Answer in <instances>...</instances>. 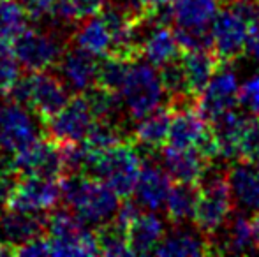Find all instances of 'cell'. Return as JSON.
<instances>
[{
  "mask_svg": "<svg viewBox=\"0 0 259 257\" xmlns=\"http://www.w3.org/2000/svg\"><path fill=\"white\" fill-rule=\"evenodd\" d=\"M60 199L79 219L97 227L115 219L120 208V195L87 173L62 176Z\"/></svg>",
  "mask_w": 259,
  "mask_h": 257,
  "instance_id": "cell-1",
  "label": "cell"
},
{
  "mask_svg": "<svg viewBox=\"0 0 259 257\" xmlns=\"http://www.w3.org/2000/svg\"><path fill=\"white\" fill-rule=\"evenodd\" d=\"M141 169H143V155L140 148L133 139H125L106 150L89 148V157L83 173L104 182L120 197L127 199L134 194Z\"/></svg>",
  "mask_w": 259,
  "mask_h": 257,
  "instance_id": "cell-2",
  "label": "cell"
},
{
  "mask_svg": "<svg viewBox=\"0 0 259 257\" xmlns=\"http://www.w3.org/2000/svg\"><path fill=\"white\" fill-rule=\"evenodd\" d=\"M198 190L199 195L192 224L211 238L228 222L235 208L228 182V166L224 168L211 162L198 182Z\"/></svg>",
  "mask_w": 259,
  "mask_h": 257,
  "instance_id": "cell-3",
  "label": "cell"
},
{
  "mask_svg": "<svg viewBox=\"0 0 259 257\" xmlns=\"http://www.w3.org/2000/svg\"><path fill=\"white\" fill-rule=\"evenodd\" d=\"M46 236L52 255L99 254L96 231L67 206L50 210L46 217Z\"/></svg>",
  "mask_w": 259,
  "mask_h": 257,
  "instance_id": "cell-4",
  "label": "cell"
},
{
  "mask_svg": "<svg viewBox=\"0 0 259 257\" xmlns=\"http://www.w3.org/2000/svg\"><path fill=\"white\" fill-rule=\"evenodd\" d=\"M69 41L71 35L46 23L45 27L25 28L14 39V52L25 71H46L60 60Z\"/></svg>",
  "mask_w": 259,
  "mask_h": 257,
  "instance_id": "cell-5",
  "label": "cell"
},
{
  "mask_svg": "<svg viewBox=\"0 0 259 257\" xmlns=\"http://www.w3.org/2000/svg\"><path fill=\"white\" fill-rule=\"evenodd\" d=\"M164 95L166 92L159 71H155L154 65L148 64L147 60L145 62H141L140 59L134 60L131 64L125 83L120 90V97L129 118L138 122L140 118L147 117L160 106Z\"/></svg>",
  "mask_w": 259,
  "mask_h": 257,
  "instance_id": "cell-6",
  "label": "cell"
},
{
  "mask_svg": "<svg viewBox=\"0 0 259 257\" xmlns=\"http://www.w3.org/2000/svg\"><path fill=\"white\" fill-rule=\"evenodd\" d=\"M250 28L252 23L238 7L226 4L224 9H219L217 16L210 25L211 49L224 64H233L247 55Z\"/></svg>",
  "mask_w": 259,
  "mask_h": 257,
  "instance_id": "cell-7",
  "label": "cell"
},
{
  "mask_svg": "<svg viewBox=\"0 0 259 257\" xmlns=\"http://www.w3.org/2000/svg\"><path fill=\"white\" fill-rule=\"evenodd\" d=\"M28 108L2 97L0 102V155L11 157L37 141L41 125Z\"/></svg>",
  "mask_w": 259,
  "mask_h": 257,
  "instance_id": "cell-8",
  "label": "cell"
},
{
  "mask_svg": "<svg viewBox=\"0 0 259 257\" xmlns=\"http://www.w3.org/2000/svg\"><path fill=\"white\" fill-rule=\"evenodd\" d=\"M96 122L87 95L76 93L57 115L45 120V129L55 143H81L89 137Z\"/></svg>",
  "mask_w": 259,
  "mask_h": 257,
  "instance_id": "cell-9",
  "label": "cell"
},
{
  "mask_svg": "<svg viewBox=\"0 0 259 257\" xmlns=\"http://www.w3.org/2000/svg\"><path fill=\"white\" fill-rule=\"evenodd\" d=\"M238 76L231 64H221L211 79L196 99V108L210 124L229 110L238 108Z\"/></svg>",
  "mask_w": 259,
  "mask_h": 257,
  "instance_id": "cell-10",
  "label": "cell"
},
{
  "mask_svg": "<svg viewBox=\"0 0 259 257\" xmlns=\"http://www.w3.org/2000/svg\"><path fill=\"white\" fill-rule=\"evenodd\" d=\"M11 168L20 176H46V178L60 180L64 176V164H62L60 146L53 139L34 141L13 155Z\"/></svg>",
  "mask_w": 259,
  "mask_h": 257,
  "instance_id": "cell-11",
  "label": "cell"
},
{
  "mask_svg": "<svg viewBox=\"0 0 259 257\" xmlns=\"http://www.w3.org/2000/svg\"><path fill=\"white\" fill-rule=\"evenodd\" d=\"M71 99V90L65 83L46 71H35L28 74V108L37 115L42 122L57 115Z\"/></svg>",
  "mask_w": 259,
  "mask_h": 257,
  "instance_id": "cell-12",
  "label": "cell"
},
{
  "mask_svg": "<svg viewBox=\"0 0 259 257\" xmlns=\"http://www.w3.org/2000/svg\"><path fill=\"white\" fill-rule=\"evenodd\" d=\"M58 201H60L58 180L46 176H20V182L7 208L27 213H45L53 210Z\"/></svg>",
  "mask_w": 259,
  "mask_h": 257,
  "instance_id": "cell-13",
  "label": "cell"
},
{
  "mask_svg": "<svg viewBox=\"0 0 259 257\" xmlns=\"http://www.w3.org/2000/svg\"><path fill=\"white\" fill-rule=\"evenodd\" d=\"M97 57L78 46L65 48L57 62V74L71 93H87L97 85Z\"/></svg>",
  "mask_w": 259,
  "mask_h": 257,
  "instance_id": "cell-14",
  "label": "cell"
},
{
  "mask_svg": "<svg viewBox=\"0 0 259 257\" xmlns=\"http://www.w3.org/2000/svg\"><path fill=\"white\" fill-rule=\"evenodd\" d=\"M171 187V176L159 159H155V153L143 157V169L134 189V201L140 204V208L150 212L162 210Z\"/></svg>",
  "mask_w": 259,
  "mask_h": 257,
  "instance_id": "cell-15",
  "label": "cell"
},
{
  "mask_svg": "<svg viewBox=\"0 0 259 257\" xmlns=\"http://www.w3.org/2000/svg\"><path fill=\"white\" fill-rule=\"evenodd\" d=\"M228 182L235 210L247 215L259 212V166L256 162L240 159L228 164Z\"/></svg>",
  "mask_w": 259,
  "mask_h": 257,
  "instance_id": "cell-16",
  "label": "cell"
},
{
  "mask_svg": "<svg viewBox=\"0 0 259 257\" xmlns=\"http://www.w3.org/2000/svg\"><path fill=\"white\" fill-rule=\"evenodd\" d=\"M211 254H254L259 252L256 234L252 229V220L247 213H231L228 222L222 226L215 236L210 238Z\"/></svg>",
  "mask_w": 259,
  "mask_h": 257,
  "instance_id": "cell-17",
  "label": "cell"
},
{
  "mask_svg": "<svg viewBox=\"0 0 259 257\" xmlns=\"http://www.w3.org/2000/svg\"><path fill=\"white\" fill-rule=\"evenodd\" d=\"M171 111L173 115H171L166 144L173 148H196L198 150L210 134V124L203 118L196 104L171 108Z\"/></svg>",
  "mask_w": 259,
  "mask_h": 257,
  "instance_id": "cell-18",
  "label": "cell"
},
{
  "mask_svg": "<svg viewBox=\"0 0 259 257\" xmlns=\"http://www.w3.org/2000/svg\"><path fill=\"white\" fill-rule=\"evenodd\" d=\"M39 236H46V219H41V213H27L13 208L0 212V243L9 247L13 254L18 247Z\"/></svg>",
  "mask_w": 259,
  "mask_h": 257,
  "instance_id": "cell-19",
  "label": "cell"
},
{
  "mask_svg": "<svg viewBox=\"0 0 259 257\" xmlns=\"http://www.w3.org/2000/svg\"><path fill=\"white\" fill-rule=\"evenodd\" d=\"M143 21V39H141V59L154 67L175 62L182 57V48L175 30L169 25H155L147 20Z\"/></svg>",
  "mask_w": 259,
  "mask_h": 257,
  "instance_id": "cell-20",
  "label": "cell"
},
{
  "mask_svg": "<svg viewBox=\"0 0 259 257\" xmlns=\"http://www.w3.org/2000/svg\"><path fill=\"white\" fill-rule=\"evenodd\" d=\"M154 254L166 257L208 255L211 254V241L194 224H178L171 227L157 245Z\"/></svg>",
  "mask_w": 259,
  "mask_h": 257,
  "instance_id": "cell-21",
  "label": "cell"
},
{
  "mask_svg": "<svg viewBox=\"0 0 259 257\" xmlns=\"http://www.w3.org/2000/svg\"><path fill=\"white\" fill-rule=\"evenodd\" d=\"M160 164L175 182L196 183L205 175L206 168L211 164L196 148H173L169 144L160 150Z\"/></svg>",
  "mask_w": 259,
  "mask_h": 257,
  "instance_id": "cell-22",
  "label": "cell"
},
{
  "mask_svg": "<svg viewBox=\"0 0 259 257\" xmlns=\"http://www.w3.org/2000/svg\"><path fill=\"white\" fill-rule=\"evenodd\" d=\"M171 115H173V111L167 104V106H159L147 117L138 120L136 127L133 130V141L140 148L143 157L155 153L167 141Z\"/></svg>",
  "mask_w": 259,
  "mask_h": 257,
  "instance_id": "cell-23",
  "label": "cell"
},
{
  "mask_svg": "<svg viewBox=\"0 0 259 257\" xmlns=\"http://www.w3.org/2000/svg\"><path fill=\"white\" fill-rule=\"evenodd\" d=\"M164 234H166V226L157 212L147 210L145 213H140L127 227V238L133 255L154 254Z\"/></svg>",
  "mask_w": 259,
  "mask_h": 257,
  "instance_id": "cell-24",
  "label": "cell"
},
{
  "mask_svg": "<svg viewBox=\"0 0 259 257\" xmlns=\"http://www.w3.org/2000/svg\"><path fill=\"white\" fill-rule=\"evenodd\" d=\"M221 0H173V23L182 30H210Z\"/></svg>",
  "mask_w": 259,
  "mask_h": 257,
  "instance_id": "cell-25",
  "label": "cell"
},
{
  "mask_svg": "<svg viewBox=\"0 0 259 257\" xmlns=\"http://www.w3.org/2000/svg\"><path fill=\"white\" fill-rule=\"evenodd\" d=\"M184 67L187 85L192 95L198 99L199 93L205 90L211 76L221 67V59L215 55L213 49H196V52H184L180 57Z\"/></svg>",
  "mask_w": 259,
  "mask_h": 257,
  "instance_id": "cell-26",
  "label": "cell"
},
{
  "mask_svg": "<svg viewBox=\"0 0 259 257\" xmlns=\"http://www.w3.org/2000/svg\"><path fill=\"white\" fill-rule=\"evenodd\" d=\"M72 41L76 42L78 48L85 49L96 57H106L113 49L111 34H109L108 25H106L104 18L101 16V13L79 20L74 34H72Z\"/></svg>",
  "mask_w": 259,
  "mask_h": 257,
  "instance_id": "cell-27",
  "label": "cell"
},
{
  "mask_svg": "<svg viewBox=\"0 0 259 257\" xmlns=\"http://www.w3.org/2000/svg\"><path fill=\"white\" fill-rule=\"evenodd\" d=\"M198 195L199 190L196 183H184V182L175 183L171 187L169 194H167L166 204H164L167 222H171V226L191 224L192 219H194Z\"/></svg>",
  "mask_w": 259,
  "mask_h": 257,
  "instance_id": "cell-28",
  "label": "cell"
},
{
  "mask_svg": "<svg viewBox=\"0 0 259 257\" xmlns=\"http://www.w3.org/2000/svg\"><path fill=\"white\" fill-rule=\"evenodd\" d=\"M131 64H133L131 60L113 55V53L103 57V60L99 62V67H97V85L106 90L120 93L127 74H129Z\"/></svg>",
  "mask_w": 259,
  "mask_h": 257,
  "instance_id": "cell-29",
  "label": "cell"
},
{
  "mask_svg": "<svg viewBox=\"0 0 259 257\" xmlns=\"http://www.w3.org/2000/svg\"><path fill=\"white\" fill-rule=\"evenodd\" d=\"M97 247L99 254L103 255H133L129 247V238H127V229L122 227L115 220L99 226L96 231Z\"/></svg>",
  "mask_w": 259,
  "mask_h": 257,
  "instance_id": "cell-30",
  "label": "cell"
},
{
  "mask_svg": "<svg viewBox=\"0 0 259 257\" xmlns=\"http://www.w3.org/2000/svg\"><path fill=\"white\" fill-rule=\"evenodd\" d=\"M28 14L20 0H0V39L14 41L27 28Z\"/></svg>",
  "mask_w": 259,
  "mask_h": 257,
  "instance_id": "cell-31",
  "label": "cell"
},
{
  "mask_svg": "<svg viewBox=\"0 0 259 257\" xmlns=\"http://www.w3.org/2000/svg\"><path fill=\"white\" fill-rule=\"evenodd\" d=\"M21 76V65L9 41L0 39V97L6 95L7 90L16 83Z\"/></svg>",
  "mask_w": 259,
  "mask_h": 257,
  "instance_id": "cell-32",
  "label": "cell"
},
{
  "mask_svg": "<svg viewBox=\"0 0 259 257\" xmlns=\"http://www.w3.org/2000/svg\"><path fill=\"white\" fill-rule=\"evenodd\" d=\"M238 108L250 117L259 118V74L250 76L240 85Z\"/></svg>",
  "mask_w": 259,
  "mask_h": 257,
  "instance_id": "cell-33",
  "label": "cell"
},
{
  "mask_svg": "<svg viewBox=\"0 0 259 257\" xmlns=\"http://www.w3.org/2000/svg\"><path fill=\"white\" fill-rule=\"evenodd\" d=\"M18 182H20V175L14 169H0V210L7 208Z\"/></svg>",
  "mask_w": 259,
  "mask_h": 257,
  "instance_id": "cell-34",
  "label": "cell"
},
{
  "mask_svg": "<svg viewBox=\"0 0 259 257\" xmlns=\"http://www.w3.org/2000/svg\"><path fill=\"white\" fill-rule=\"evenodd\" d=\"M16 255H52L48 236H39L16 248Z\"/></svg>",
  "mask_w": 259,
  "mask_h": 257,
  "instance_id": "cell-35",
  "label": "cell"
},
{
  "mask_svg": "<svg viewBox=\"0 0 259 257\" xmlns=\"http://www.w3.org/2000/svg\"><path fill=\"white\" fill-rule=\"evenodd\" d=\"M23 9L27 11L28 18L34 21H42L48 16L53 6V0H20Z\"/></svg>",
  "mask_w": 259,
  "mask_h": 257,
  "instance_id": "cell-36",
  "label": "cell"
},
{
  "mask_svg": "<svg viewBox=\"0 0 259 257\" xmlns=\"http://www.w3.org/2000/svg\"><path fill=\"white\" fill-rule=\"evenodd\" d=\"M72 4H74L79 20H83L87 16L101 13L108 4V0H72Z\"/></svg>",
  "mask_w": 259,
  "mask_h": 257,
  "instance_id": "cell-37",
  "label": "cell"
},
{
  "mask_svg": "<svg viewBox=\"0 0 259 257\" xmlns=\"http://www.w3.org/2000/svg\"><path fill=\"white\" fill-rule=\"evenodd\" d=\"M247 55L259 65V25H254L250 28L249 44H247Z\"/></svg>",
  "mask_w": 259,
  "mask_h": 257,
  "instance_id": "cell-38",
  "label": "cell"
},
{
  "mask_svg": "<svg viewBox=\"0 0 259 257\" xmlns=\"http://www.w3.org/2000/svg\"><path fill=\"white\" fill-rule=\"evenodd\" d=\"M252 229H254V234H256V240H257V247H259V212L254 213L252 219Z\"/></svg>",
  "mask_w": 259,
  "mask_h": 257,
  "instance_id": "cell-39",
  "label": "cell"
}]
</instances>
